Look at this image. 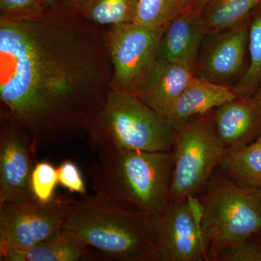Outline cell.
Returning <instances> with one entry per match:
<instances>
[{
    "label": "cell",
    "mask_w": 261,
    "mask_h": 261,
    "mask_svg": "<svg viewBox=\"0 0 261 261\" xmlns=\"http://www.w3.org/2000/svg\"><path fill=\"white\" fill-rule=\"evenodd\" d=\"M112 81L106 33L76 10L0 19L1 117L38 145L88 135Z\"/></svg>",
    "instance_id": "obj_1"
},
{
    "label": "cell",
    "mask_w": 261,
    "mask_h": 261,
    "mask_svg": "<svg viewBox=\"0 0 261 261\" xmlns=\"http://www.w3.org/2000/svg\"><path fill=\"white\" fill-rule=\"evenodd\" d=\"M62 231L107 260L152 261L157 219L87 194L70 202Z\"/></svg>",
    "instance_id": "obj_2"
},
{
    "label": "cell",
    "mask_w": 261,
    "mask_h": 261,
    "mask_svg": "<svg viewBox=\"0 0 261 261\" xmlns=\"http://www.w3.org/2000/svg\"><path fill=\"white\" fill-rule=\"evenodd\" d=\"M88 174L95 194L158 219L169 204L173 161L171 151L121 149L97 152Z\"/></svg>",
    "instance_id": "obj_3"
},
{
    "label": "cell",
    "mask_w": 261,
    "mask_h": 261,
    "mask_svg": "<svg viewBox=\"0 0 261 261\" xmlns=\"http://www.w3.org/2000/svg\"><path fill=\"white\" fill-rule=\"evenodd\" d=\"M216 171L200 198L208 261L261 233V187L240 186L220 170Z\"/></svg>",
    "instance_id": "obj_4"
},
{
    "label": "cell",
    "mask_w": 261,
    "mask_h": 261,
    "mask_svg": "<svg viewBox=\"0 0 261 261\" xmlns=\"http://www.w3.org/2000/svg\"><path fill=\"white\" fill-rule=\"evenodd\" d=\"M176 135V130L140 98L113 89L88 133L97 153L110 149L168 152Z\"/></svg>",
    "instance_id": "obj_5"
},
{
    "label": "cell",
    "mask_w": 261,
    "mask_h": 261,
    "mask_svg": "<svg viewBox=\"0 0 261 261\" xmlns=\"http://www.w3.org/2000/svg\"><path fill=\"white\" fill-rule=\"evenodd\" d=\"M212 111L194 117L176 129L171 150L173 168L170 201L185 200L203 191L227 152L215 132Z\"/></svg>",
    "instance_id": "obj_6"
},
{
    "label": "cell",
    "mask_w": 261,
    "mask_h": 261,
    "mask_svg": "<svg viewBox=\"0 0 261 261\" xmlns=\"http://www.w3.org/2000/svg\"><path fill=\"white\" fill-rule=\"evenodd\" d=\"M163 32L135 22L110 27L106 37L112 64V89L137 93L157 61Z\"/></svg>",
    "instance_id": "obj_7"
},
{
    "label": "cell",
    "mask_w": 261,
    "mask_h": 261,
    "mask_svg": "<svg viewBox=\"0 0 261 261\" xmlns=\"http://www.w3.org/2000/svg\"><path fill=\"white\" fill-rule=\"evenodd\" d=\"M72 201L55 198L0 205V248L28 250L63 231Z\"/></svg>",
    "instance_id": "obj_8"
},
{
    "label": "cell",
    "mask_w": 261,
    "mask_h": 261,
    "mask_svg": "<svg viewBox=\"0 0 261 261\" xmlns=\"http://www.w3.org/2000/svg\"><path fill=\"white\" fill-rule=\"evenodd\" d=\"M202 207L197 196L170 201L157 219L152 261H208L202 236Z\"/></svg>",
    "instance_id": "obj_9"
},
{
    "label": "cell",
    "mask_w": 261,
    "mask_h": 261,
    "mask_svg": "<svg viewBox=\"0 0 261 261\" xmlns=\"http://www.w3.org/2000/svg\"><path fill=\"white\" fill-rule=\"evenodd\" d=\"M37 145V141L21 125L1 117L0 205L36 200L31 178Z\"/></svg>",
    "instance_id": "obj_10"
},
{
    "label": "cell",
    "mask_w": 261,
    "mask_h": 261,
    "mask_svg": "<svg viewBox=\"0 0 261 261\" xmlns=\"http://www.w3.org/2000/svg\"><path fill=\"white\" fill-rule=\"evenodd\" d=\"M249 27L250 17L231 28L213 34L214 39L197 61L196 76L233 88L231 84L240 75L243 76L248 47Z\"/></svg>",
    "instance_id": "obj_11"
},
{
    "label": "cell",
    "mask_w": 261,
    "mask_h": 261,
    "mask_svg": "<svg viewBox=\"0 0 261 261\" xmlns=\"http://www.w3.org/2000/svg\"><path fill=\"white\" fill-rule=\"evenodd\" d=\"M211 119L226 151L240 149L261 135V103L255 96H238L214 109Z\"/></svg>",
    "instance_id": "obj_12"
},
{
    "label": "cell",
    "mask_w": 261,
    "mask_h": 261,
    "mask_svg": "<svg viewBox=\"0 0 261 261\" xmlns=\"http://www.w3.org/2000/svg\"><path fill=\"white\" fill-rule=\"evenodd\" d=\"M207 34L202 15L185 10L165 29L158 59L185 65L195 72L201 43Z\"/></svg>",
    "instance_id": "obj_13"
},
{
    "label": "cell",
    "mask_w": 261,
    "mask_h": 261,
    "mask_svg": "<svg viewBox=\"0 0 261 261\" xmlns=\"http://www.w3.org/2000/svg\"><path fill=\"white\" fill-rule=\"evenodd\" d=\"M195 77L189 67L157 59L135 95L165 118Z\"/></svg>",
    "instance_id": "obj_14"
},
{
    "label": "cell",
    "mask_w": 261,
    "mask_h": 261,
    "mask_svg": "<svg viewBox=\"0 0 261 261\" xmlns=\"http://www.w3.org/2000/svg\"><path fill=\"white\" fill-rule=\"evenodd\" d=\"M238 97L232 87L196 76L176 99L165 119L176 130L194 117L211 112Z\"/></svg>",
    "instance_id": "obj_15"
},
{
    "label": "cell",
    "mask_w": 261,
    "mask_h": 261,
    "mask_svg": "<svg viewBox=\"0 0 261 261\" xmlns=\"http://www.w3.org/2000/svg\"><path fill=\"white\" fill-rule=\"evenodd\" d=\"M98 257L90 248L63 231L28 250L0 248L1 261H84Z\"/></svg>",
    "instance_id": "obj_16"
},
{
    "label": "cell",
    "mask_w": 261,
    "mask_h": 261,
    "mask_svg": "<svg viewBox=\"0 0 261 261\" xmlns=\"http://www.w3.org/2000/svg\"><path fill=\"white\" fill-rule=\"evenodd\" d=\"M219 168L240 186L261 187V135L245 147L226 152Z\"/></svg>",
    "instance_id": "obj_17"
},
{
    "label": "cell",
    "mask_w": 261,
    "mask_h": 261,
    "mask_svg": "<svg viewBox=\"0 0 261 261\" xmlns=\"http://www.w3.org/2000/svg\"><path fill=\"white\" fill-rule=\"evenodd\" d=\"M137 0H80L76 11L95 25H112L135 22Z\"/></svg>",
    "instance_id": "obj_18"
},
{
    "label": "cell",
    "mask_w": 261,
    "mask_h": 261,
    "mask_svg": "<svg viewBox=\"0 0 261 261\" xmlns=\"http://www.w3.org/2000/svg\"><path fill=\"white\" fill-rule=\"evenodd\" d=\"M261 0H211L201 13L207 34H217L250 17Z\"/></svg>",
    "instance_id": "obj_19"
},
{
    "label": "cell",
    "mask_w": 261,
    "mask_h": 261,
    "mask_svg": "<svg viewBox=\"0 0 261 261\" xmlns=\"http://www.w3.org/2000/svg\"><path fill=\"white\" fill-rule=\"evenodd\" d=\"M247 53V69L233 87L240 97H252L261 87V3L250 14Z\"/></svg>",
    "instance_id": "obj_20"
},
{
    "label": "cell",
    "mask_w": 261,
    "mask_h": 261,
    "mask_svg": "<svg viewBox=\"0 0 261 261\" xmlns=\"http://www.w3.org/2000/svg\"><path fill=\"white\" fill-rule=\"evenodd\" d=\"M189 0H137L135 23L150 29L165 30L183 13Z\"/></svg>",
    "instance_id": "obj_21"
},
{
    "label": "cell",
    "mask_w": 261,
    "mask_h": 261,
    "mask_svg": "<svg viewBox=\"0 0 261 261\" xmlns=\"http://www.w3.org/2000/svg\"><path fill=\"white\" fill-rule=\"evenodd\" d=\"M58 184L57 168L48 161L36 163L31 178L32 193L36 200L42 204L54 200Z\"/></svg>",
    "instance_id": "obj_22"
},
{
    "label": "cell",
    "mask_w": 261,
    "mask_h": 261,
    "mask_svg": "<svg viewBox=\"0 0 261 261\" xmlns=\"http://www.w3.org/2000/svg\"><path fill=\"white\" fill-rule=\"evenodd\" d=\"M44 11L42 0H0V19L25 18Z\"/></svg>",
    "instance_id": "obj_23"
},
{
    "label": "cell",
    "mask_w": 261,
    "mask_h": 261,
    "mask_svg": "<svg viewBox=\"0 0 261 261\" xmlns=\"http://www.w3.org/2000/svg\"><path fill=\"white\" fill-rule=\"evenodd\" d=\"M257 237L228 249L214 261H261V238Z\"/></svg>",
    "instance_id": "obj_24"
},
{
    "label": "cell",
    "mask_w": 261,
    "mask_h": 261,
    "mask_svg": "<svg viewBox=\"0 0 261 261\" xmlns=\"http://www.w3.org/2000/svg\"><path fill=\"white\" fill-rule=\"evenodd\" d=\"M58 183L71 193L87 195L84 181L80 168L73 161L65 160L57 168Z\"/></svg>",
    "instance_id": "obj_25"
},
{
    "label": "cell",
    "mask_w": 261,
    "mask_h": 261,
    "mask_svg": "<svg viewBox=\"0 0 261 261\" xmlns=\"http://www.w3.org/2000/svg\"><path fill=\"white\" fill-rule=\"evenodd\" d=\"M45 10H76L80 0H42Z\"/></svg>",
    "instance_id": "obj_26"
},
{
    "label": "cell",
    "mask_w": 261,
    "mask_h": 261,
    "mask_svg": "<svg viewBox=\"0 0 261 261\" xmlns=\"http://www.w3.org/2000/svg\"><path fill=\"white\" fill-rule=\"evenodd\" d=\"M211 0H189L187 9L191 10L197 14H201Z\"/></svg>",
    "instance_id": "obj_27"
},
{
    "label": "cell",
    "mask_w": 261,
    "mask_h": 261,
    "mask_svg": "<svg viewBox=\"0 0 261 261\" xmlns=\"http://www.w3.org/2000/svg\"><path fill=\"white\" fill-rule=\"evenodd\" d=\"M254 96H255V97H256L261 103V87L259 88L258 90H257V92Z\"/></svg>",
    "instance_id": "obj_28"
},
{
    "label": "cell",
    "mask_w": 261,
    "mask_h": 261,
    "mask_svg": "<svg viewBox=\"0 0 261 261\" xmlns=\"http://www.w3.org/2000/svg\"><path fill=\"white\" fill-rule=\"evenodd\" d=\"M257 236H258L259 238H261V233H260V234L259 235H257Z\"/></svg>",
    "instance_id": "obj_29"
}]
</instances>
